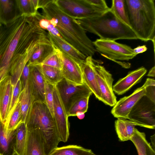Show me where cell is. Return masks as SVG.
I'll list each match as a JSON object with an SVG mask.
<instances>
[{
    "instance_id": "obj_42",
    "label": "cell",
    "mask_w": 155,
    "mask_h": 155,
    "mask_svg": "<svg viewBox=\"0 0 155 155\" xmlns=\"http://www.w3.org/2000/svg\"><path fill=\"white\" fill-rule=\"evenodd\" d=\"M46 30L52 35L62 38L58 29L52 25L50 24Z\"/></svg>"
},
{
    "instance_id": "obj_26",
    "label": "cell",
    "mask_w": 155,
    "mask_h": 155,
    "mask_svg": "<svg viewBox=\"0 0 155 155\" xmlns=\"http://www.w3.org/2000/svg\"><path fill=\"white\" fill-rule=\"evenodd\" d=\"M5 124L0 120V153L2 155H14V130L9 135L6 134Z\"/></svg>"
},
{
    "instance_id": "obj_25",
    "label": "cell",
    "mask_w": 155,
    "mask_h": 155,
    "mask_svg": "<svg viewBox=\"0 0 155 155\" xmlns=\"http://www.w3.org/2000/svg\"><path fill=\"white\" fill-rule=\"evenodd\" d=\"M27 129L25 122L20 124L14 130V150L16 155H24L27 140Z\"/></svg>"
},
{
    "instance_id": "obj_35",
    "label": "cell",
    "mask_w": 155,
    "mask_h": 155,
    "mask_svg": "<svg viewBox=\"0 0 155 155\" xmlns=\"http://www.w3.org/2000/svg\"><path fill=\"white\" fill-rule=\"evenodd\" d=\"M13 87L11 102L8 118L12 113L19 100L20 96L22 91L21 82L20 79L18 80Z\"/></svg>"
},
{
    "instance_id": "obj_7",
    "label": "cell",
    "mask_w": 155,
    "mask_h": 155,
    "mask_svg": "<svg viewBox=\"0 0 155 155\" xmlns=\"http://www.w3.org/2000/svg\"><path fill=\"white\" fill-rule=\"evenodd\" d=\"M127 119L136 126L155 129V103L144 95L132 109Z\"/></svg>"
},
{
    "instance_id": "obj_11",
    "label": "cell",
    "mask_w": 155,
    "mask_h": 155,
    "mask_svg": "<svg viewBox=\"0 0 155 155\" xmlns=\"http://www.w3.org/2000/svg\"><path fill=\"white\" fill-rule=\"evenodd\" d=\"M93 61L94 71L101 94V101L106 105L114 106L117 101L113 89L112 75L97 61L94 59Z\"/></svg>"
},
{
    "instance_id": "obj_10",
    "label": "cell",
    "mask_w": 155,
    "mask_h": 155,
    "mask_svg": "<svg viewBox=\"0 0 155 155\" xmlns=\"http://www.w3.org/2000/svg\"><path fill=\"white\" fill-rule=\"evenodd\" d=\"M55 86L67 114L70 107L75 102L83 97L90 96L93 94L84 83L76 84L64 78Z\"/></svg>"
},
{
    "instance_id": "obj_6",
    "label": "cell",
    "mask_w": 155,
    "mask_h": 155,
    "mask_svg": "<svg viewBox=\"0 0 155 155\" xmlns=\"http://www.w3.org/2000/svg\"><path fill=\"white\" fill-rule=\"evenodd\" d=\"M47 33L42 32L36 36L28 45L18 44L10 63L9 75L13 87L20 79L25 65L38 45L48 39Z\"/></svg>"
},
{
    "instance_id": "obj_19",
    "label": "cell",
    "mask_w": 155,
    "mask_h": 155,
    "mask_svg": "<svg viewBox=\"0 0 155 155\" xmlns=\"http://www.w3.org/2000/svg\"><path fill=\"white\" fill-rule=\"evenodd\" d=\"M27 130L24 155H46L44 140L40 130L36 129Z\"/></svg>"
},
{
    "instance_id": "obj_18",
    "label": "cell",
    "mask_w": 155,
    "mask_h": 155,
    "mask_svg": "<svg viewBox=\"0 0 155 155\" xmlns=\"http://www.w3.org/2000/svg\"><path fill=\"white\" fill-rule=\"evenodd\" d=\"M94 59L92 56L87 57L80 64L84 83L92 92L96 97L101 101V94L97 84L94 66Z\"/></svg>"
},
{
    "instance_id": "obj_50",
    "label": "cell",
    "mask_w": 155,
    "mask_h": 155,
    "mask_svg": "<svg viewBox=\"0 0 155 155\" xmlns=\"http://www.w3.org/2000/svg\"><path fill=\"white\" fill-rule=\"evenodd\" d=\"M0 155H2V154H0ZM16 155L15 154V155Z\"/></svg>"
},
{
    "instance_id": "obj_9",
    "label": "cell",
    "mask_w": 155,
    "mask_h": 155,
    "mask_svg": "<svg viewBox=\"0 0 155 155\" xmlns=\"http://www.w3.org/2000/svg\"><path fill=\"white\" fill-rule=\"evenodd\" d=\"M54 1L61 10L75 19L98 16L107 12L92 5L87 0H54Z\"/></svg>"
},
{
    "instance_id": "obj_2",
    "label": "cell",
    "mask_w": 155,
    "mask_h": 155,
    "mask_svg": "<svg viewBox=\"0 0 155 155\" xmlns=\"http://www.w3.org/2000/svg\"><path fill=\"white\" fill-rule=\"evenodd\" d=\"M75 19L85 31L93 33L101 39L115 41L138 39L131 28L120 20L110 8L98 16Z\"/></svg>"
},
{
    "instance_id": "obj_32",
    "label": "cell",
    "mask_w": 155,
    "mask_h": 155,
    "mask_svg": "<svg viewBox=\"0 0 155 155\" xmlns=\"http://www.w3.org/2000/svg\"><path fill=\"white\" fill-rule=\"evenodd\" d=\"M90 96L85 97L75 102L69 109L68 113V116H75L80 114H85L88 109Z\"/></svg>"
},
{
    "instance_id": "obj_15",
    "label": "cell",
    "mask_w": 155,
    "mask_h": 155,
    "mask_svg": "<svg viewBox=\"0 0 155 155\" xmlns=\"http://www.w3.org/2000/svg\"><path fill=\"white\" fill-rule=\"evenodd\" d=\"M30 66V70L28 81L33 102L40 101L45 103V81L37 65Z\"/></svg>"
},
{
    "instance_id": "obj_37",
    "label": "cell",
    "mask_w": 155,
    "mask_h": 155,
    "mask_svg": "<svg viewBox=\"0 0 155 155\" xmlns=\"http://www.w3.org/2000/svg\"><path fill=\"white\" fill-rule=\"evenodd\" d=\"M144 84L145 86V95L152 101L155 103V81L154 79L147 78Z\"/></svg>"
},
{
    "instance_id": "obj_43",
    "label": "cell",
    "mask_w": 155,
    "mask_h": 155,
    "mask_svg": "<svg viewBox=\"0 0 155 155\" xmlns=\"http://www.w3.org/2000/svg\"><path fill=\"white\" fill-rule=\"evenodd\" d=\"M147 48L145 45L139 46L133 49L134 54L137 55L138 54L142 53L147 50Z\"/></svg>"
},
{
    "instance_id": "obj_13",
    "label": "cell",
    "mask_w": 155,
    "mask_h": 155,
    "mask_svg": "<svg viewBox=\"0 0 155 155\" xmlns=\"http://www.w3.org/2000/svg\"><path fill=\"white\" fill-rule=\"evenodd\" d=\"M145 94V86L138 88L128 96H125L117 101L111 110L116 118L127 119L131 110L139 100Z\"/></svg>"
},
{
    "instance_id": "obj_47",
    "label": "cell",
    "mask_w": 155,
    "mask_h": 155,
    "mask_svg": "<svg viewBox=\"0 0 155 155\" xmlns=\"http://www.w3.org/2000/svg\"><path fill=\"white\" fill-rule=\"evenodd\" d=\"M34 7L37 11L38 8V0H32Z\"/></svg>"
},
{
    "instance_id": "obj_31",
    "label": "cell",
    "mask_w": 155,
    "mask_h": 155,
    "mask_svg": "<svg viewBox=\"0 0 155 155\" xmlns=\"http://www.w3.org/2000/svg\"><path fill=\"white\" fill-rule=\"evenodd\" d=\"M110 10L121 21L130 26L126 10L125 0H113Z\"/></svg>"
},
{
    "instance_id": "obj_41",
    "label": "cell",
    "mask_w": 155,
    "mask_h": 155,
    "mask_svg": "<svg viewBox=\"0 0 155 155\" xmlns=\"http://www.w3.org/2000/svg\"><path fill=\"white\" fill-rule=\"evenodd\" d=\"M10 67L0 68V82L6 77L9 75Z\"/></svg>"
},
{
    "instance_id": "obj_45",
    "label": "cell",
    "mask_w": 155,
    "mask_h": 155,
    "mask_svg": "<svg viewBox=\"0 0 155 155\" xmlns=\"http://www.w3.org/2000/svg\"><path fill=\"white\" fill-rule=\"evenodd\" d=\"M147 75L149 77H154L155 75V67L153 66L150 70Z\"/></svg>"
},
{
    "instance_id": "obj_49",
    "label": "cell",
    "mask_w": 155,
    "mask_h": 155,
    "mask_svg": "<svg viewBox=\"0 0 155 155\" xmlns=\"http://www.w3.org/2000/svg\"><path fill=\"white\" fill-rule=\"evenodd\" d=\"M2 24L0 22V27L2 26Z\"/></svg>"
},
{
    "instance_id": "obj_46",
    "label": "cell",
    "mask_w": 155,
    "mask_h": 155,
    "mask_svg": "<svg viewBox=\"0 0 155 155\" xmlns=\"http://www.w3.org/2000/svg\"><path fill=\"white\" fill-rule=\"evenodd\" d=\"M155 134L151 136L150 137V139L152 143V147L153 149L155 150Z\"/></svg>"
},
{
    "instance_id": "obj_21",
    "label": "cell",
    "mask_w": 155,
    "mask_h": 155,
    "mask_svg": "<svg viewBox=\"0 0 155 155\" xmlns=\"http://www.w3.org/2000/svg\"><path fill=\"white\" fill-rule=\"evenodd\" d=\"M136 126L130 120L118 118L115 121V128L119 140L124 142L130 140L134 134Z\"/></svg>"
},
{
    "instance_id": "obj_29",
    "label": "cell",
    "mask_w": 155,
    "mask_h": 155,
    "mask_svg": "<svg viewBox=\"0 0 155 155\" xmlns=\"http://www.w3.org/2000/svg\"><path fill=\"white\" fill-rule=\"evenodd\" d=\"M19 101L21 104V114L22 122L25 123L29 110L33 102L32 96L28 80L22 91Z\"/></svg>"
},
{
    "instance_id": "obj_23",
    "label": "cell",
    "mask_w": 155,
    "mask_h": 155,
    "mask_svg": "<svg viewBox=\"0 0 155 155\" xmlns=\"http://www.w3.org/2000/svg\"><path fill=\"white\" fill-rule=\"evenodd\" d=\"M134 144L138 155H155V151L147 140L144 132L135 128L134 134L130 140Z\"/></svg>"
},
{
    "instance_id": "obj_33",
    "label": "cell",
    "mask_w": 155,
    "mask_h": 155,
    "mask_svg": "<svg viewBox=\"0 0 155 155\" xmlns=\"http://www.w3.org/2000/svg\"><path fill=\"white\" fill-rule=\"evenodd\" d=\"M20 14L25 16H34L38 12L35 10L32 0H15Z\"/></svg>"
},
{
    "instance_id": "obj_3",
    "label": "cell",
    "mask_w": 155,
    "mask_h": 155,
    "mask_svg": "<svg viewBox=\"0 0 155 155\" xmlns=\"http://www.w3.org/2000/svg\"><path fill=\"white\" fill-rule=\"evenodd\" d=\"M130 27L138 39L155 41V5L154 0H125Z\"/></svg>"
},
{
    "instance_id": "obj_22",
    "label": "cell",
    "mask_w": 155,
    "mask_h": 155,
    "mask_svg": "<svg viewBox=\"0 0 155 155\" xmlns=\"http://www.w3.org/2000/svg\"><path fill=\"white\" fill-rule=\"evenodd\" d=\"M54 49L53 45L48 39L38 45L28 62V64L34 66L41 64Z\"/></svg>"
},
{
    "instance_id": "obj_30",
    "label": "cell",
    "mask_w": 155,
    "mask_h": 155,
    "mask_svg": "<svg viewBox=\"0 0 155 155\" xmlns=\"http://www.w3.org/2000/svg\"><path fill=\"white\" fill-rule=\"evenodd\" d=\"M22 123L21 114V104L19 100L14 109L8 117L5 124L6 134L8 136Z\"/></svg>"
},
{
    "instance_id": "obj_38",
    "label": "cell",
    "mask_w": 155,
    "mask_h": 155,
    "mask_svg": "<svg viewBox=\"0 0 155 155\" xmlns=\"http://www.w3.org/2000/svg\"><path fill=\"white\" fill-rule=\"evenodd\" d=\"M30 66L28 63L24 68L20 78L21 82L22 91L25 87L28 82L30 74Z\"/></svg>"
},
{
    "instance_id": "obj_8",
    "label": "cell",
    "mask_w": 155,
    "mask_h": 155,
    "mask_svg": "<svg viewBox=\"0 0 155 155\" xmlns=\"http://www.w3.org/2000/svg\"><path fill=\"white\" fill-rule=\"evenodd\" d=\"M96 50L101 55L110 60L129 61L136 55L130 47L115 41L98 39L93 41Z\"/></svg>"
},
{
    "instance_id": "obj_27",
    "label": "cell",
    "mask_w": 155,
    "mask_h": 155,
    "mask_svg": "<svg viewBox=\"0 0 155 155\" xmlns=\"http://www.w3.org/2000/svg\"><path fill=\"white\" fill-rule=\"evenodd\" d=\"M49 155H98L91 149L81 146L69 145L54 149Z\"/></svg>"
},
{
    "instance_id": "obj_14",
    "label": "cell",
    "mask_w": 155,
    "mask_h": 155,
    "mask_svg": "<svg viewBox=\"0 0 155 155\" xmlns=\"http://www.w3.org/2000/svg\"><path fill=\"white\" fill-rule=\"evenodd\" d=\"M58 50L62 63L61 71L64 78L76 84H84L80 64Z\"/></svg>"
},
{
    "instance_id": "obj_48",
    "label": "cell",
    "mask_w": 155,
    "mask_h": 155,
    "mask_svg": "<svg viewBox=\"0 0 155 155\" xmlns=\"http://www.w3.org/2000/svg\"><path fill=\"white\" fill-rule=\"evenodd\" d=\"M84 114H78L76 116L80 119H82L84 117Z\"/></svg>"
},
{
    "instance_id": "obj_17",
    "label": "cell",
    "mask_w": 155,
    "mask_h": 155,
    "mask_svg": "<svg viewBox=\"0 0 155 155\" xmlns=\"http://www.w3.org/2000/svg\"><path fill=\"white\" fill-rule=\"evenodd\" d=\"M147 72L146 69L143 67L129 72L126 76L120 79L113 86L114 92L118 95L125 93L140 82Z\"/></svg>"
},
{
    "instance_id": "obj_24",
    "label": "cell",
    "mask_w": 155,
    "mask_h": 155,
    "mask_svg": "<svg viewBox=\"0 0 155 155\" xmlns=\"http://www.w3.org/2000/svg\"><path fill=\"white\" fill-rule=\"evenodd\" d=\"M17 10L19 11L15 0H0V22L2 24H6L20 15Z\"/></svg>"
},
{
    "instance_id": "obj_28",
    "label": "cell",
    "mask_w": 155,
    "mask_h": 155,
    "mask_svg": "<svg viewBox=\"0 0 155 155\" xmlns=\"http://www.w3.org/2000/svg\"><path fill=\"white\" fill-rule=\"evenodd\" d=\"M36 65L48 83L55 85L64 78L61 70L43 64Z\"/></svg>"
},
{
    "instance_id": "obj_40",
    "label": "cell",
    "mask_w": 155,
    "mask_h": 155,
    "mask_svg": "<svg viewBox=\"0 0 155 155\" xmlns=\"http://www.w3.org/2000/svg\"><path fill=\"white\" fill-rule=\"evenodd\" d=\"M38 24L40 28L43 30H46L49 25L51 24L49 20L43 16L39 20Z\"/></svg>"
},
{
    "instance_id": "obj_36",
    "label": "cell",
    "mask_w": 155,
    "mask_h": 155,
    "mask_svg": "<svg viewBox=\"0 0 155 155\" xmlns=\"http://www.w3.org/2000/svg\"><path fill=\"white\" fill-rule=\"evenodd\" d=\"M54 86L45 82V103L49 109L53 116V91Z\"/></svg>"
},
{
    "instance_id": "obj_20",
    "label": "cell",
    "mask_w": 155,
    "mask_h": 155,
    "mask_svg": "<svg viewBox=\"0 0 155 155\" xmlns=\"http://www.w3.org/2000/svg\"><path fill=\"white\" fill-rule=\"evenodd\" d=\"M47 38L54 47L74 59L80 64L84 62L87 56L72 46L63 38L47 33Z\"/></svg>"
},
{
    "instance_id": "obj_1",
    "label": "cell",
    "mask_w": 155,
    "mask_h": 155,
    "mask_svg": "<svg viewBox=\"0 0 155 155\" xmlns=\"http://www.w3.org/2000/svg\"><path fill=\"white\" fill-rule=\"evenodd\" d=\"M43 15L49 20L56 19L54 26L62 38L86 56H93L96 51L93 41L76 20L64 12L58 7L54 0L43 9Z\"/></svg>"
},
{
    "instance_id": "obj_5",
    "label": "cell",
    "mask_w": 155,
    "mask_h": 155,
    "mask_svg": "<svg viewBox=\"0 0 155 155\" xmlns=\"http://www.w3.org/2000/svg\"><path fill=\"white\" fill-rule=\"evenodd\" d=\"M30 25L25 16L19 15L0 27V68L10 67L20 41Z\"/></svg>"
},
{
    "instance_id": "obj_12",
    "label": "cell",
    "mask_w": 155,
    "mask_h": 155,
    "mask_svg": "<svg viewBox=\"0 0 155 155\" xmlns=\"http://www.w3.org/2000/svg\"><path fill=\"white\" fill-rule=\"evenodd\" d=\"M53 117L59 140L66 142L69 136L70 124L67 114L55 85L53 91Z\"/></svg>"
},
{
    "instance_id": "obj_44",
    "label": "cell",
    "mask_w": 155,
    "mask_h": 155,
    "mask_svg": "<svg viewBox=\"0 0 155 155\" xmlns=\"http://www.w3.org/2000/svg\"><path fill=\"white\" fill-rule=\"evenodd\" d=\"M53 0H38V8H44Z\"/></svg>"
},
{
    "instance_id": "obj_4",
    "label": "cell",
    "mask_w": 155,
    "mask_h": 155,
    "mask_svg": "<svg viewBox=\"0 0 155 155\" xmlns=\"http://www.w3.org/2000/svg\"><path fill=\"white\" fill-rule=\"evenodd\" d=\"M27 130L39 129L43 136L46 155L58 147L60 142L53 116L45 102H33L25 122Z\"/></svg>"
},
{
    "instance_id": "obj_16",
    "label": "cell",
    "mask_w": 155,
    "mask_h": 155,
    "mask_svg": "<svg viewBox=\"0 0 155 155\" xmlns=\"http://www.w3.org/2000/svg\"><path fill=\"white\" fill-rule=\"evenodd\" d=\"M13 87L9 75L0 82V120L5 124L8 115Z\"/></svg>"
},
{
    "instance_id": "obj_39",
    "label": "cell",
    "mask_w": 155,
    "mask_h": 155,
    "mask_svg": "<svg viewBox=\"0 0 155 155\" xmlns=\"http://www.w3.org/2000/svg\"><path fill=\"white\" fill-rule=\"evenodd\" d=\"M87 1L92 5L96 7L107 11L110 9L104 0H87Z\"/></svg>"
},
{
    "instance_id": "obj_34",
    "label": "cell",
    "mask_w": 155,
    "mask_h": 155,
    "mask_svg": "<svg viewBox=\"0 0 155 155\" xmlns=\"http://www.w3.org/2000/svg\"><path fill=\"white\" fill-rule=\"evenodd\" d=\"M54 51L48 56L41 64L61 70L62 63L58 50L57 48L54 47Z\"/></svg>"
}]
</instances>
